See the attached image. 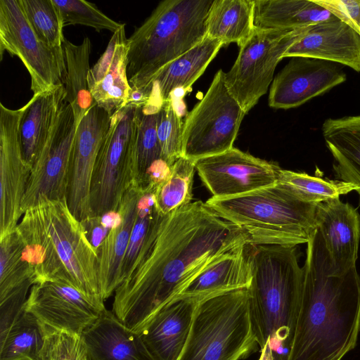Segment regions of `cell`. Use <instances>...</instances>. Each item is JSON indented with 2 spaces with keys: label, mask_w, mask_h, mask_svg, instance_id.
I'll list each match as a JSON object with an SVG mask.
<instances>
[{
  "label": "cell",
  "mask_w": 360,
  "mask_h": 360,
  "mask_svg": "<svg viewBox=\"0 0 360 360\" xmlns=\"http://www.w3.org/2000/svg\"><path fill=\"white\" fill-rule=\"evenodd\" d=\"M223 46L219 40L206 36L194 47L164 66L146 87L139 89L148 98L146 104L160 108L176 90L190 89Z\"/></svg>",
  "instance_id": "7402d4cb"
},
{
  "label": "cell",
  "mask_w": 360,
  "mask_h": 360,
  "mask_svg": "<svg viewBox=\"0 0 360 360\" xmlns=\"http://www.w3.org/2000/svg\"><path fill=\"white\" fill-rule=\"evenodd\" d=\"M310 27L296 30L255 27L252 34L239 46L238 57L230 70L224 72V80L229 92L245 113L267 92L276 65L285 51Z\"/></svg>",
  "instance_id": "30bf717a"
},
{
  "label": "cell",
  "mask_w": 360,
  "mask_h": 360,
  "mask_svg": "<svg viewBox=\"0 0 360 360\" xmlns=\"http://www.w3.org/2000/svg\"><path fill=\"white\" fill-rule=\"evenodd\" d=\"M24 309L49 328L82 335L106 309L103 299L87 295L64 280L55 279L33 285Z\"/></svg>",
  "instance_id": "4fadbf2b"
},
{
  "label": "cell",
  "mask_w": 360,
  "mask_h": 360,
  "mask_svg": "<svg viewBox=\"0 0 360 360\" xmlns=\"http://www.w3.org/2000/svg\"><path fill=\"white\" fill-rule=\"evenodd\" d=\"M77 126L71 105L64 100L49 139L32 169L22 203L23 214L41 198H67L72 146Z\"/></svg>",
  "instance_id": "7c38bea8"
},
{
  "label": "cell",
  "mask_w": 360,
  "mask_h": 360,
  "mask_svg": "<svg viewBox=\"0 0 360 360\" xmlns=\"http://www.w3.org/2000/svg\"><path fill=\"white\" fill-rule=\"evenodd\" d=\"M35 283L34 270L25 258L20 240L14 231L0 239V301Z\"/></svg>",
  "instance_id": "1f68e13d"
},
{
  "label": "cell",
  "mask_w": 360,
  "mask_h": 360,
  "mask_svg": "<svg viewBox=\"0 0 360 360\" xmlns=\"http://www.w3.org/2000/svg\"><path fill=\"white\" fill-rule=\"evenodd\" d=\"M307 244L302 297L285 360H342L360 334V276L356 266L331 272L317 228Z\"/></svg>",
  "instance_id": "7a4b0ae2"
},
{
  "label": "cell",
  "mask_w": 360,
  "mask_h": 360,
  "mask_svg": "<svg viewBox=\"0 0 360 360\" xmlns=\"http://www.w3.org/2000/svg\"><path fill=\"white\" fill-rule=\"evenodd\" d=\"M249 288L259 348L270 342L273 351L288 350L304 284L297 246L251 245Z\"/></svg>",
  "instance_id": "277c9868"
},
{
  "label": "cell",
  "mask_w": 360,
  "mask_h": 360,
  "mask_svg": "<svg viewBox=\"0 0 360 360\" xmlns=\"http://www.w3.org/2000/svg\"><path fill=\"white\" fill-rule=\"evenodd\" d=\"M15 231L23 255L34 270L36 283L64 280L87 295L103 299L98 255L66 198H41L24 212Z\"/></svg>",
  "instance_id": "3957f363"
},
{
  "label": "cell",
  "mask_w": 360,
  "mask_h": 360,
  "mask_svg": "<svg viewBox=\"0 0 360 360\" xmlns=\"http://www.w3.org/2000/svg\"><path fill=\"white\" fill-rule=\"evenodd\" d=\"M277 184L287 189L300 200L318 204L328 200L338 198L341 195L356 191L357 186L342 181H328L281 168Z\"/></svg>",
  "instance_id": "836d02e7"
},
{
  "label": "cell",
  "mask_w": 360,
  "mask_h": 360,
  "mask_svg": "<svg viewBox=\"0 0 360 360\" xmlns=\"http://www.w3.org/2000/svg\"><path fill=\"white\" fill-rule=\"evenodd\" d=\"M20 59L31 78L34 94L64 85L67 68L63 48L44 42L30 25L20 0L0 1V57Z\"/></svg>",
  "instance_id": "8fae6325"
},
{
  "label": "cell",
  "mask_w": 360,
  "mask_h": 360,
  "mask_svg": "<svg viewBox=\"0 0 360 360\" xmlns=\"http://www.w3.org/2000/svg\"><path fill=\"white\" fill-rule=\"evenodd\" d=\"M63 46L67 68L65 101L71 105L75 120L79 124L96 104L88 83L91 44L90 39L85 37L79 45L65 39Z\"/></svg>",
  "instance_id": "f546056e"
},
{
  "label": "cell",
  "mask_w": 360,
  "mask_h": 360,
  "mask_svg": "<svg viewBox=\"0 0 360 360\" xmlns=\"http://www.w3.org/2000/svg\"><path fill=\"white\" fill-rule=\"evenodd\" d=\"M111 115L94 105L78 124L72 146L68 207L80 221L93 215L90 205V189L96 158L108 131Z\"/></svg>",
  "instance_id": "2e32d148"
},
{
  "label": "cell",
  "mask_w": 360,
  "mask_h": 360,
  "mask_svg": "<svg viewBox=\"0 0 360 360\" xmlns=\"http://www.w3.org/2000/svg\"><path fill=\"white\" fill-rule=\"evenodd\" d=\"M141 188L132 186L124 194L118 212L121 220L101 245L98 255V279L103 300L108 299L122 283L121 269L136 214Z\"/></svg>",
  "instance_id": "cb8c5ba5"
},
{
  "label": "cell",
  "mask_w": 360,
  "mask_h": 360,
  "mask_svg": "<svg viewBox=\"0 0 360 360\" xmlns=\"http://www.w3.org/2000/svg\"><path fill=\"white\" fill-rule=\"evenodd\" d=\"M137 108L127 105L112 116L91 179L93 215L118 212L125 193L137 184Z\"/></svg>",
  "instance_id": "ba28073f"
},
{
  "label": "cell",
  "mask_w": 360,
  "mask_h": 360,
  "mask_svg": "<svg viewBox=\"0 0 360 360\" xmlns=\"http://www.w3.org/2000/svg\"><path fill=\"white\" fill-rule=\"evenodd\" d=\"M248 244L214 263L198 275L180 296H203L214 292L248 288L252 274Z\"/></svg>",
  "instance_id": "83f0119b"
},
{
  "label": "cell",
  "mask_w": 360,
  "mask_h": 360,
  "mask_svg": "<svg viewBox=\"0 0 360 360\" xmlns=\"http://www.w3.org/2000/svg\"><path fill=\"white\" fill-rule=\"evenodd\" d=\"M48 328L25 309L0 338V360H41Z\"/></svg>",
  "instance_id": "4dcf8cb0"
},
{
  "label": "cell",
  "mask_w": 360,
  "mask_h": 360,
  "mask_svg": "<svg viewBox=\"0 0 360 360\" xmlns=\"http://www.w3.org/2000/svg\"><path fill=\"white\" fill-rule=\"evenodd\" d=\"M254 25L266 30H296L335 18L313 0H253Z\"/></svg>",
  "instance_id": "4316f807"
},
{
  "label": "cell",
  "mask_w": 360,
  "mask_h": 360,
  "mask_svg": "<svg viewBox=\"0 0 360 360\" xmlns=\"http://www.w3.org/2000/svg\"><path fill=\"white\" fill-rule=\"evenodd\" d=\"M248 244L205 202H191L166 216L150 250L116 289L112 311L140 333L203 270Z\"/></svg>",
  "instance_id": "6da1fadb"
},
{
  "label": "cell",
  "mask_w": 360,
  "mask_h": 360,
  "mask_svg": "<svg viewBox=\"0 0 360 360\" xmlns=\"http://www.w3.org/2000/svg\"><path fill=\"white\" fill-rule=\"evenodd\" d=\"M245 114L219 70L184 122L182 156L195 161L232 148Z\"/></svg>",
  "instance_id": "9c48e42d"
},
{
  "label": "cell",
  "mask_w": 360,
  "mask_h": 360,
  "mask_svg": "<svg viewBox=\"0 0 360 360\" xmlns=\"http://www.w3.org/2000/svg\"><path fill=\"white\" fill-rule=\"evenodd\" d=\"M195 170V161L184 156L172 165L169 174L155 193L156 206L162 214H170L191 203Z\"/></svg>",
  "instance_id": "d6a6232c"
},
{
  "label": "cell",
  "mask_w": 360,
  "mask_h": 360,
  "mask_svg": "<svg viewBox=\"0 0 360 360\" xmlns=\"http://www.w3.org/2000/svg\"><path fill=\"white\" fill-rule=\"evenodd\" d=\"M59 13L63 27L82 25L96 31L103 30L115 32L122 24L112 20L94 5L84 0H53Z\"/></svg>",
  "instance_id": "74e56055"
},
{
  "label": "cell",
  "mask_w": 360,
  "mask_h": 360,
  "mask_svg": "<svg viewBox=\"0 0 360 360\" xmlns=\"http://www.w3.org/2000/svg\"><path fill=\"white\" fill-rule=\"evenodd\" d=\"M195 169L214 198H230L276 184L281 167L234 147L195 160Z\"/></svg>",
  "instance_id": "5bb4252c"
},
{
  "label": "cell",
  "mask_w": 360,
  "mask_h": 360,
  "mask_svg": "<svg viewBox=\"0 0 360 360\" xmlns=\"http://www.w3.org/2000/svg\"><path fill=\"white\" fill-rule=\"evenodd\" d=\"M120 220L118 212H111L98 216L91 215L81 221L86 238L96 254L110 230L117 226Z\"/></svg>",
  "instance_id": "ab89813d"
},
{
  "label": "cell",
  "mask_w": 360,
  "mask_h": 360,
  "mask_svg": "<svg viewBox=\"0 0 360 360\" xmlns=\"http://www.w3.org/2000/svg\"><path fill=\"white\" fill-rule=\"evenodd\" d=\"M212 0H165L128 39L127 77L132 88L146 87L169 63L207 36Z\"/></svg>",
  "instance_id": "5b68a950"
},
{
  "label": "cell",
  "mask_w": 360,
  "mask_h": 360,
  "mask_svg": "<svg viewBox=\"0 0 360 360\" xmlns=\"http://www.w3.org/2000/svg\"><path fill=\"white\" fill-rule=\"evenodd\" d=\"M360 35V0H313Z\"/></svg>",
  "instance_id": "60d3db41"
},
{
  "label": "cell",
  "mask_w": 360,
  "mask_h": 360,
  "mask_svg": "<svg viewBox=\"0 0 360 360\" xmlns=\"http://www.w3.org/2000/svg\"><path fill=\"white\" fill-rule=\"evenodd\" d=\"M326 60L360 72V35L337 17L310 27L288 49L283 58Z\"/></svg>",
  "instance_id": "ffe728a7"
},
{
  "label": "cell",
  "mask_w": 360,
  "mask_h": 360,
  "mask_svg": "<svg viewBox=\"0 0 360 360\" xmlns=\"http://www.w3.org/2000/svg\"><path fill=\"white\" fill-rule=\"evenodd\" d=\"M65 98L64 85L33 95L22 107L19 139L25 162L32 169L37 162Z\"/></svg>",
  "instance_id": "d4e9b609"
},
{
  "label": "cell",
  "mask_w": 360,
  "mask_h": 360,
  "mask_svg": "<svg viewBox=\"0 0 360 360\" xmlns=\"http://www.w3.org/2000/svg\"><path fill=\"white\" fill-rule=\"evenodd\" d=\"M24 13L41 40L54 48H63V25L53 0H20Z\"/></svg>",
  "instance_id": "d590c367"
},
{
  "label": "cell",
  "mask_w": 360,
  "mask_h": 360,
  "mask_svg": "<svg viewBox=\"0 0 360 360\" xmlns=\"http://www.w3.org/2000/svg\"><path fill=\"white\" fill-rule=\"evenodd\" d=\"M207 36L226 45L240 46L254 29L253 0H214L209 11Z\"/></svg>",
  "instance_id": "f1b7e54d"
},
{
  "label": "cell",
  "mask_w": 360,
  "mask_h": 360,
  "mask_svg": "<svg viewBox=\"0 0 360 360\" xmlns=\"http://www.w3.org/2000/svg\"><path fill=\"white\" fill-rule=\"evenodd\" d=\"M22 108L0 103V239L13 232L23 212L22 203L32 169L19 139Z\"/></svg>",
  "instance_id": "9a60e30c"
},
{
  "label": "cell",
  "mask_w": 360,
  "mask_h": 360,
  "mask_svg": "<svg viewBox=\"0 0 360 360\" xmlns=\"http://www.w3.org/2000/svg\"><path fill=\"white\" fill-rule=\"evenodd\" d=\"M316 228L323 238L331 272L341 275L356 266L360 240V215L340 198L316 205Z\"/></svg>",
  "instance_id": "ac0fdd59"
},
{
  "label": "cell",
  "mask_w": 360,
  "mask_h": 360,
  "mask_svg": "<svg viewBox=\"0 0 360 360\" xmlns=\"http://www.w3.org/2000/svg\"><path fill=\"white\" fill-rule=\"evenodd\" d=\"M259 360H275L274 351L271 347L269 340L260 349V356Z\"/></svg>",
  "instance_id": "b9f144b4"
},
{
  "label": "cell",
  "mask_w": 360,
  "mask_h": 360,
  "mask_svg": "<svg viewBox=\"0 0 360 360\" xmlns=\"http://www.w3.org/2000/svg\"><path fill=\"white\" fill-rule=\"evenodd\" d=\"M205 203L240 228L251 245L297 246L307 243L316 229L317 204L300 200L277 183L241 195L212 197Z\"/></svg>",
  "instance_id": "8992f818"
},
{
  "label": "cell",
  "mask_w": 360,
  "mask_h": 360,
  "mask_svg": "<svg viewBox=\"0 0 360 360\" xmlns=\"http://www.w3.org/2000/svg\"><path fill=\"white\" fill-rule=\"evenodd\" d=\"M41 360H89L82 335L48 328Z\"/></svg>",
  "instance_id": "f35d334b"
},
{
  "label": "cell",
  "mask_w": 360,
  "mask_h": 360,
  "mask_svg": "<svg viewBox=\"0 0 360 360\" xmlns=\"http://www.w3.org/2000/svg\"><path fill=\"white\" fill-rule=\"evenodd\" d=\"M89 360H158L140 333L105 309L82 333Z\"/></svg>",
  "instance_id": "603a6c76"
},
{
  "label": "cell",
  "mask_w": 360,
  "mask_h": 360,
  "mask_svg": "<svg viewBox=\"0 0 360 360\" xmlns=\"http://www.w3.org/2000/svg\"><path fill=\"white\" fill-rule=\"evenodd\" d=\"M346 79V74L338 63L293 57L273 79L269 105L276 109L297 108Z\"/></svg>",
  "instance_id": "e0dca14e"
},
{
  "label": "cell",
  "mask_w": 360,
  "mask_h": 360,
  "mask_svg": "<svg viewBox=\"0 0 360 360\" xmlns=\"http://www.w3.org/2000/svg\"><path fill=\"white\" fill-rule=\"evenodd\" d=\"M128 51L125 25L122 24L88 75L89 87L96 104L111 116L128 103L131 89L127 72Z\"/></svg>",
  "instance_id": "d6986e66"
},
{
  "label": "cell",
  "mask_w": 360,
  "mask_h": 360,
  "mask_svg": "<svg viewBox=\"0 0 360 360\" xmlns=\"http://www.w3.org/2000/svg\"><path fill=\"white\" fill-rule=\"evenodd\" d=\"M137 108L136 158L137 184L143 189L149 169L162 161L157 134V114L159 108L150 105Z\"/></svg>",
  "instance_id": "e575fe53"
},
{
  "label": "cell",
  "mask_w": 360,
  "mask_h": 360,
  "mask_svg": "<svg viewBox=\"0 0 360 360\" xmlns=\"http://www.w3.org/2000/svg\"><path fill=\"white\" fill-rule=\"evenodd\" d=\"M259 347L249 288L202 297L178 360H242Z\"/></svg>",
  "instance_id": "52a82bcc"
},
{
  "label": "cell",
  "mask_w": 360,
  "mask_h": 360,
  "mask_svg": "<svg viewBox=\"0 0 360 360\" xmlns=\"http://www.w3.org/2000/svg\"><path fill=\"white\" fill-rule=\"evenodd\" d=\"M204 296L176 297L140 333L158 360H178L188 337L197 304Z\"/></svg>",
  "instance_id": "44dd1931"
},
{
  "label": "cell",
  "mask_w": 360,
  "mask_h": 360,
  "mask_svg": "<svg viewBox=\"0 0 360 360\" xmlns=\"http://www.w3.org/2000/svg\"><path fill=\"white\" fill-rule=\"evenodd\" d=\"M321 131L334 158L336 175L340 181L357 186L360 205V115L328 118Z\"/></svg>",
  "instance_id": "484cf974"
},
{
  "label": "cell",
  "mask_w": 360,
  "mask_h": 360,
  "mask_svg": "<svg viewBox=\"0 0 360 360\" xmlns=\"http://www.w3.org/2000/svg\"><path fill=\"white\" fill-rule=\"evenodd\" d=\"M157 134L162 160L170 167L182 156L184 122L171 96L157 114Z\"/></svg>",
  "instance_id": "8d00e7d4"
}]
</instances>
